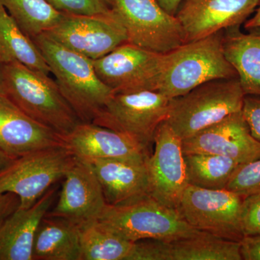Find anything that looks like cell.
Wrapping results in <instances>:
<instances>
[{"instance_id": "obj_15", "label": "cell", "mask_w": 260, "mask_h": 260, "mask_svg": "<svg viewBox=\"0 0 260 260\" xmlns=\"http://www.w3.org/2000/svg\"><path fill=\"white\" fill-rule=\"evenodd\" d=\"M61 138L64 148L75 158L85 161H146L150 155L148 150L127 135L92 122L79 123Z\"/></svg>"}, {"instance_id": "obj_32", "label": "cell", "mask_w": 260, "mask_h": 260, "mask_svg": "<svg viewBox=\"0 0 260 260\" xmlns=\"http://www.w3.org/2000/svg\"><path fill=\"white\" fill-rule=\"evenodd\" d=\"M20 199L13 193H0V223L20 206Z\"/></svg>"}, {"instance_id": "obj_2", "label": "cell", "mask_w": 260, "mask_h": 260, "mask_svg": "<svg viewBox=\"0 0 260 260\" xmlns=\"http://www.w3.org/2000/svg\"><path fill=\"white\" fill-rule=\"evenodd\" d=\"M223 36L218 32L164 54L157 91L172 99L211 80L238 78L224 55Z\"/></svg>"}, {"instance_id": "obj_21", "label": "cell", "mask_w": 260, "mask_h": 260, "mask_svg": "<svg viewBox=\"0 0 260 260\" xmlns=\"http://www.w3.org/2000/svg\"><path fill=\"white\" fill-rule=\"evenodd\" d=\"M226 30L224 55L237 72L244 94L260 97V28L249 34L240 31L239 27Z\"/></svg>"}, {"instance_id": "obj_23", "label": "cell", "mask_w": 260, "mask_h": 260, "mask_svg": "<svg viewBox=\"0 0 260 260\" xmlns=\"http://www.w3.org/2000/svg\"><path fill=\"white\" fill-rule=\"evenodd\" d=\"M13 61L47 75L51 73L35 43L0 4V62L8 64Z\"/></svg>"}, {"instance_id": "obj_13", "label": "cell", "mask_w": 260, "mask_h": 260, "mask_svg": "<svg viewBox=\"0 0 260 260\" xmlns=\"http://www.w3.org/2000/svg\"><path fill=\"white\" fill-rule=\"evenodd\" d=\"M59 199L47 215L82 225L99 219L107 203L91 164L75 158L65 174Z\"/></svg>"}, {"instance_id": "obj_22", "label": "cell", "mask_w": 260, "mask_h": 260, "mask_svg": "<svg viewBox=\"0 0 260 260\" xmlns=\"http://www.w3.org/2000/svg\"><path fill=\"white\" fill-rule=\"evenodd\" d=\"M32 256V260H80V225L46 215L38 227Z\"/></svg>"}, {"instance_id": "obj_36", "label": "cell", "mask_w": 260, "mask_h": 260, "mask_svg": "<svg viewBox=\"0 0 260 260\" xmlns=\"http://www.w3.org/2000/svg\"><path fill=\"white\" fill-rule=\"evenodd\" d=\"M0 94L5 95L4 64L0 62Z\"/></svg>"}, {"instance_id": "obj_4", "label": "cell", "mask_w": 260, "mask_h": 260, "mask_svg": "<svg viewBox=\"0 0 260 260\" xmlns=\"http://www.w3.org/2000/svg\"><path fill=\"white\" fill-rule=\"evenodd\" d=\"M98 220L134 243L144 239L170 242L203 232L189 225L178 209L162 204L151 195L125 204L107 205Z\"/></svg>"}, {"instance_id": "obj_11", "label": "cell", "mask_w": 260, "mask_h": 260, "mask_svg": "<svg viewBox=\"0 0 260 260\" xmlns=\"http://www.w3.org/2000/svg\"><path fill=\"white\" fill-rule=\"evenodd\" d=\"M164 54L126 42L93 61L99 78L115 93L157 91Z\"/></svg>"}, {"instance_id": "obj_14", "label": "cell", "mask_w": 260, "mask_h": 260, "mask_svg": "<svg viewBox=\"0 0 260 260\" xmlns=\"http://www.w3.org/2000/svg\"><path fill=\"white\" fill-rule=\"evenodd\" d=\"M184 154L222 155L246 164L260 158V143L251 136L242 111L182 140Z\"/></svg>"}, {"instance_id": "obj_16", "label": "cell", "mask_w": 260, "mask_h": 260, "mask_svg": "<svg viewBox=\"0 0 260 260\" xmlns=\"http://www.w3.org/2000/svg\"><path fill=\"white\" fill-rule=\"evenodd\" d=\"M259 0H185L178 10L186 42L239 27L257 8Z\"/></svg>"}, {"instance_id": "obj_6", "label": "cell", "mask_w": 260, "mask_h": 260, "mask_svg": "<svg viewBox=\"0 0 260 260\" xmlns=\"http://www.w3.org/2000/svg\"><path fill=\"white\" fill-rule=\"evenodd\" d=\"M170 102L156 90L114 93L92 123L127 135L149 150Z\"/></svg>"}, {"instance_id": "obj_12", "label": "cell", "mask_w": 260, "mask_h": 260, "mask_svg": "<svg viewBox=\"0 0 260 260\" xmlns=\"http://www.w3.org/2000/svg\"><path fill=\"white\" fill-rule=\"evenodd\" d=\"M155 150L148 160L150 195L178 209L188 184L182 140L166 121L155 132Z\"/></svg>"}, {"instance_id": "obj_26", "label": "cell", "mask_w": 260, "mask_h": 260, "mask_svg": "<svg viewBox=\"0 0 260 260\" xmlns=\"http://www.w3.org/2000/svg\"><path fill=\"white\" fill-rule=\"evenodd\" d=\"M0 4L31 39L52 28L63 15L45 0H0Z\"/></svg>"}, {"instance_id": "obj_31", "label": "cell", "mask_w": 260, "mask_h": 260, "mask_svg": "<svg viewBox=\"0 0 260 260\" xmlns=\"http://www.w3.org/2000/svg\"><path fill=\"white\" fill-rule=\"evenodd\" d=\"M240 243L242 259L260 260V235L244 237Z\"/></svg>"}, {"instance_id": "obj_33", "label": "cell", "mask_w": 260, "mask_h": 260, "mask_svg": "<svg viewBox=\"0 0 260 260\" xmlns=\"http://www.w3.org/2000/svg\"><path fill=\"white\" fill-rule=\"evenodd\" d=\"M155 1L168 13L176 15L179 9V5L183 0H155Z\"/></svg>"}, {"instance_id": "obj_24", "label": "cell", "mask_w": 260, "mask_h": 260, "mask_svg": "<svg viewBox=\"0 0 260 260\" xmlns=\"http://www.w3.org/2000/svg\"><path fill=\"white\" fill-rule=\"evenodd\" d=\"M80 260H129L135 243L93 220L80 225Z\"/></svg>"}, {"instance_id": "obj_20", "label": "cell", "mask_w": 260, "mask_h": 260, "mask_svg": "<svg viewBox=\"0 0 260 260\" xmlns=\"http://www.w3.org/2000/svg\"><path fill=\"white\" fill-rule=\"evenodd\" d=\"M148 160L109 159L89 162L100 182L107 205L125 204L150 195Z\"/></svg>"}, {"instance_id": "obj_29", "label": "cell", "mask_w": 260, "mask_h": 260, "mask_svg": "<svg viewBox=\"0 0 260 260\" xmlns=\"http://www.w3.org/2000/svg\"><path fill=\"white\" fill-rule=\"evenodd\" d=\"M241 221L244 237L260 235V192L244 198Z\"/></svg>"}, {"instance_id": "obj_30", "label": "cell", "mask_w": 260, "mask_h": 260, "mask_svg": "<svg viewBox=\"0 0 260 260\" xmlns=\"http://www.w3.org/2000/svg\"><path fill=\"white\" fill-rule=\"evenodd\" d=\"M242 111L251 136L260 143V97L245 95Z\"/></svg>"}, {"instance_id": "obj_18", "label": "cell", "mask_w": 260, "mask_h": 260, "mask_svg": "<svg viewBox=\"0 0 260 260\" xmlns=\"http://www.w3.org/2000/svg\"><path fill=\"white\" fill-rule=\"evenodd\" d=\"M64 147L61 135L29 116L0 94V150L16 159L44 149Z\"/></svg>"}, {"instance_id": "obj_28", "label": "cell", "mask_w": 260, "mask_h": 260, "mask_svg": "<svg viewBox=\"0 0 260 260\" xmlns=\"http://www.w3.org/2000/svg\"><path fill=\"white\" fill-rule=\"evenodd\" d=\"M56 11L67 15L107 14L112 11V0H45Z\"/></svg>"}, {"instance_id": "obj_25", "label": "cell", "mask_w": 260, "mask_h": 260, "mask_svg": "<svg viewBox=\"0 0 260 260\" xmlns=\"http://www.w3.org/2000/svg\"><path fill=\"white\" fill-rule=\"evenodd\" d=\"M189 185L207 189H225L233 174L242 164L213 154L184 153Z\"/></svg>"}, {"instance_id": "obj_19", "label": "cell", "mask_w": 260, "mask_h": 260, "mask_svg": "<svg viewBox=\"0 0 260 260\" xmlns=\"http://www.w3.org/2000/svg\"><path fill=\"white\" fill-rule=\"evenodd\" d=\"M56 190L51 187L35 204L18 207L0 223V260H32L38 227L50 210Z\"/></svg>"}, {"instance_id": "obj_3", "label": "cell", "mask_w": 260, "mask_h": 260, "mask_svg": "<svg viewBox=\"0 0 260 260\" xmlns=\"http://www.w3.org/2000/svg\"><path fill=\"white\" fill-rule=\"evenodd\" d=\"M5 95L29 116L61 135L80 121L49 75L18 61L4 64Z\"/></svg>"}, {"instance_id": "obj_17", "label": "cell", "mask_w": 260, "mask_h": 260, "mask_svg": "<svg viewBox=\"0 0 260 260\" xmlns=\"http://www.w3.org/2000/svg\"><path fill=\"white\" fill-rule=\"evenodd\" d=\"M129 260H242L241 243L208 233L178 240L135 242Z\"/></svg>"}, {"instance_id": "obj_34", "label": "cell", "mask_w": 260, "mask_h": 260, "mask_svg": "<svg viewBox=\"0 0 260 260\" xmlns=\"http://www.w3.org/2000/svg\"><path fill=\"white\" fill-rule=\"evenodd\" d=\"M244 28L249 30L260 28V0L256 9L255 14L246 20L244 23Z\"/></svg>"}, {"instance_id": "obj_8", "label": "cell", "mask_w": 260, "mask_h": 260, "mask_svg": "<svg viewBox=\"0 0 260 260\" xmlns=\"http://www.w3.org/2000/svg\"><path fill=\"white\" fill-rule=\"evenodd\" d=\"M74 160L64 147L44 149L16 158L0 174V193H13L20 199L19 208H30L54 183L64 178Z\"/></svg>"}, {"instance_id": "obj_27", "label": "cell", "mask_w": 260, "mask_h": 260, "mask_svg": "<svg viewBox=\"0 0 260 260\" xmlns=\"http://www.w3.org/2000/svg\"><path fill=\"white\" fill-rule=\"evenodd\" d=\"M225 189L244 198L260 192V158L239 166Z\"/></svg>"}, {"instance_id": "obj_9", "label": "cell", "mask_w": 260, "mask_h": 260, "mask_svg": "<svg viewBox=\"0 0 260 260\" xmlns=\"http://www.w3.org/2000/svg\"><path fill=\"white\" fill-rule=\"evenodd\" d=\"M244 197L228 189H207L188 185L178 210L189 225L200 232L241 242Z\"/></svg>"}, {"instance_id": "obj_7", "label": "cell", "mask_w": 260, "mask_h": 260, "mask_svg": "<svg viewBox=\"0 0 260 260\" xmlns=\"http://www.w3.org/2000/svg\"><path fill=\"white\" fill-rule=\"evenodd\" d=\"M112 10L125 28L128 42L138 47L166 54L186 43L177 16L155 0H112Z\"/></svg>"}, {"instance_id": "obj_10", "label": "cell", "mask_w": 260, "mask_h": 260, "mask_svg": "<svg viewBox=\"0 0 260 260\" xmlns=\"http://www.w3.org/2000/svg\"><path fill=\"white\" fill-rule=\"evenodd\" d=\"M44 34L92 60L128 42L125 28L113 10L101 15L63 14L60 20Z\"/></svg>"}, {"instance_id": "obj_35", "label": "cell", "mask_w": 260, "mask_h": 260, "mask_svg": "<svg viewBox=\"0 0 260 260\" xmlns=\"http://www.w3.org/2000/svg\"><path fill=\"white\" fill-rule=\"evenodd\" d=\"M15 160V158H12L0 150V174L8 169Z\"/></svg>"}, {"instance_id": "obj_5", "label": "cell", "mask_w": 260, "mask_h": 260, "mask_svg": "<svg viewBox=\"0 0 260 260\" xmlns=\"http://www.w3.org/2000/svg\"><path fill=\"white\" fill-rule=\"evenodd\" d=\"M245 95L238 78L211 80L171 99L165 121L186 139L242 111Z\"/></svg>"}, {"instance_id": "obj_1", "label": "cell", "mask_w": 260, "mask_h": 260, "mask_svg": "<svg viewBox=\"0 0 260 260\" xmlns=\"http://www.w3.org/2000/svg\"><path fill=\"white\" fill-rule=\"evenodd\" d=\"M67 102L81 122H93L114 91L98 76L93 61L42 34L32 39Z\"/></svg>"}]
</instances>
